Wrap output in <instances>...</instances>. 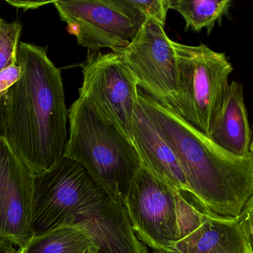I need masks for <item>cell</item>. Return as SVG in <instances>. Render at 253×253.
Instances as JSON below:
<instances>
[{
	"label": "cell",
	"instance_id": "484cf974",
	"mask_svg": "<svg viewBox=\"0 0 253 253\" xmlns=\"http://www.w3.org/2000/svg\"><path fill=\"white\" fill-rule=\"evenodd\" d=\"M1 22H2V20H1V18H0V25H1Z\"/></svg>",
	"mask_w": 253,
	"mask_h": 253
},
{
	"label": "cell",
	"instance_id": "cb8c5ba5",
	"mask_svg": "<svg viewBox=\"0 0 253 253\" xmlns=\"http://www.w3.org/2000/svg\"><path fill=\"white\" fill-rule=\"evenodd\" d=\"M17 251H18V248L16 249V250H13V251L8 252V253H17Z\"/></svg>",
	"mask_w": 253,
	"mask_h": 253
},
{
	"label": "cell",
	"instance_id": "7c38bea8",
	"mask_svg": "<svg viewBox=\"0 0 253 253\" xmlns=\"http://www.w3.org/2000/svg\"><path fill=\"white\" fill-rule=\"evenodd\" d=\"M132 139L142 166L166 184L191 198L190 190L177 157L138 103L133 118Z\"/></svg>",
	"mask_w": 253,
	"mask_h": 253
},
{
	"label": "cell",
	"instance_id": "44dd1931",
	"mask_svg": "<svg viewBox=\"0 0 253 253\" xmlns=\"http://www.w3.org/2000/svg\"><path fill=\"white\" fill-rule=\"evenodd\" d=\"M16 247L9 241L0 240V253H6L16 250Z\"/></svg>",
	"mask_w": 253,
	"mask_h": 253
},
{
	"label": "cell",
	"instance_id": "3957f363",
	"mask_svg": "<svg viewBox=\"0 0 253 253\" xmlns=\"http://www.w3.org/2000/svg\"><path fill=\"white\" fill-rule=\"evenodd\" d=\"M69 122L64 157L79 164L106 196L125 204L142 167L133 141L82 97L69 109Z\"/></svg>",
	"mask_w": 253,
	"mask_h": 253
},
{
	"label": "cell",
	"instance_id": "8fae6325",
	"mask_svg": "<svg viewBox=\"0 0 253 253\" xmlns=\"http://www.w3.org/2000/svg\"><path fill=\"white\" fill-rule=\"evenodd\" d=\"M253 201L235 217L204 211L198 227L176 243L173 253H253Z\"/></svg>",
	"mask_w": 253,
	"mask_h": 253
},
{
	"label": "cell",
	"instance_id": "52a82bcc",
	"mask_svg": "<svg viewBox=\"0 0 253 253\" xmlns=\"http://www.w3.org/2000/svg\"><path fill=\"white\" fill-rule=\"evenodd\" d=\"M79 97L113 123L133 141L132 123L138 86L121 52L89 53L81 65Z\"/></svg>",
	"mask_w": 253,
	"mask_h": 253
},
{
	"label": "cell",
	"instance_id": "7a4b0ae2",
	"mask_svg": "<svg viewBox=\"0 0 253 253\" xmlns=\"http://www.w3.org/2000/svg\"><path fill=\"white\" fill-rule=\"evenodd\" d=\"M137 97L142 110L177 157L195 204L210 214L237 217L253 197V156L226 152L140 88Z\"/></svg>",
	"mask_w": 253,
	"mask_h": 253
},
{
	"label": "cell",
	"instance_id": "9c48e42d",
	"mask_svg": "<svg viewBox=\"0 0 253 253\" xmlns=\"http://www.w3.org/2000/svg\"><path fill=\"white\" fill-rule=\"evenodd\" d=\"M179 192L142 166L131 182L125 201L133 230L155 252L173 253L178 241Z\"/></svg>",
	"mask_w": 253,
	"mask_h": 253
},
{
	"label": "cell",
	"instance_id": "ac0fdd59",
	"mask_svg": "<svg viewBox=\"0 0 253 253\" xmlns=\"http://www.w3.org/2000/svg\"><path fill=\"white\" fill-rule=\"evenodd\" d=\"M128 2L145 17H152L165 26L169 10V0H128Z\"/></svg>",
	"mask_w": 253,
	"mask_h": 253
},
{
	"label": "cell",
	"instance_id": "d4e9b609",
	"mask_svg": "<svg viewBox=\"0 0 253 253\" xmlns=\"http://www.w3.org/2000/svg\"><path fill=\"white\" fill-rule=\"evenodd\" d=\"M154 253H159V252H155Z\"/></svg>",
	"mask_w": 253,
	"mask_h": 253
},
{
	"label": "cell",
	"instance_id": "6da1fadb",
	"mask_svg": "<svg viewBox=\"0 0 253 253\" xmlns=\"http://www.w3.org/2000/svg\"><path fill=\"white\" fill-rule=\"evenodd\" d=\"M19 81L10 88L2 109V135L35 174L64 157L69 137V110L61 72L47 48L20 42Z\"/></svg>",
	"mask_w": 253,
	"mask_h": 253
},
{
	"label": "cell",
	"instance_id": "603a6c76",
	"mask_svg": "<svg viewBox=\"0 0 253 253\" xmlns=\"http://www.w3.org/2000/svg\"><path fill=\"white\" fill-rule=\"evenodd\" d=\"M17 253H25L24 248L18 249V251H17Z\"/></svg>",
	"mask_w": 253,
	"mask_h": 253
},
{
	"label": "cell",
	"instance_id": "8992f818",
	"mask_svg": "<svg viewBox=\"0 0 253 253\" xmlns=\"http://www.w3.org/2000/svg\"><path fill=\"white\" fill-rule=\"evenodd\" d=\"M52 4L69 33L89 53L122 51L146 18L128 0H59Z\"/></svg>",
	"mask_w": 253,
	"mask_h": 253
},
{
	"label": "cell",
	"instance_id": "5bb4252c",
	"mask_svg": "<svg viewBox=\"0 0 253 253\" xmlns=\"http://www.w3.org/2000/svg\"><path fill=\"white\" fill-rule=\"evenodd\" d=\"M208 137L226 152L239 157H253V131L241 83L229 84L221 104L214 114Z\"/></svg>",
	"mask_w": 253,
	"mask_h": 253
},
{
	"label": "cell",
	"instance_id": "ba28073f",
	"mask_svg": "<svg viewBox=\"0 0 253 253\" xmlns=\"http://www.w3.org/2000/svg\"><path fill=\"white\" fill-rule=\"evenodd\" d=\"M158 20L146 17L128 45L120 52L138 88L180 115L175 51Z\"/></svg>",
	"mask_w": 253,
	"mask_h": 253
},
{
	"label": "cell",
	"instance_id": "9a60e30c",
	"mask_svg": "<svg viewBox=\"0 0 253 253\" xmlns=\"http://www.w3.org/2000/svg\"><path fill=\"white\" fill-rule=\"evenodd\" d=\"M91 248L95 247L89 235L75 222L34 235L24 250L25 253H85Z\"/></svg>",
	"mask_w": 253,
	"mask_h": 253
},
{
	"label": "cell",
	"instance_id": "30bf717a",
	"mask_svg": "<svg viewBox=\"0 0 253 253\" xmlns=\"http://www.w3.org/2000/svg\"><path fill=\"white\" fill-rule=\"evenodd\" d=\"M35 173L0 134V240L26 247L32 230Z\"/></svg>",
	"mask_w": 253,
	"mask_h": 253
},
{
	"label": "cell",
	"instance_id": "7402d4cb",
	"mask_svg": "<svg viewBox=\"0 0 253 253\" xmlns=\"http://www.w3.org/2000/svg\"><path fill=\"white\" fill-rule=\"evenodd\" d=\"M85 253H98V251H97L96 248H91L89 250H88Z\"/></svg>",
	"mask_w": 253,
	"mask_h": 253
},
{
	"label": "cell",
	"instance_id": "e0dca14e",
	"mask_svg": "<svg viewBox=\"0 0 253 253\" xmlns=\"http://www.w3.org/2000/svg\"><path fill=\"white\" fill-rule=\"evenodd\" d=\"M23 26L20 22H5L0 25V72L17 64L20 38Z\"/></svg>",
	"mask_w": 253,
	"mask_h": 253
},
{
	"label": "cell",
	"instance_id": "2e32d148",
	"mask_svg": "<svg viewBox=\"0 0 253 253\" xmlns=\"http://www.w3.org/2000/svg\"><path fill=\"white\" fill-rule=\"evenodd\" d=\"M231 0H169V9L178 12L185 21V31L201 32L210 36L217 23L221 25L232 7Z\"/></svg>",
	"mask_w": 253,
	"mask_h": 253
},
{
	"label": "cell",
	"instance_id": "d6986e66",
	"mask_svg": "<svg viewBox=\"0 0 253 253\" xmlns=\"http://www.w3.org/2000/svg\"><path fill=\"white\" fill-rule=\"evenodd\" d=\"M21 69L18 65H11L0 72V99L5 98L10 88L19 81Z\"/></svg>",
	"mask_w": 253,
	"mask_h": 253
},
{
	"label": "cell",
	"instance_id": "ffe728a7",
	"mask_svg": "<svg viewBox=\"0 0 253 253\" xmlns=\"http://www.w3.org/2000/svg\"><path fill=\"white\" fill-rule=\"evenodd\" d=\"M8 3L11 4L16 8H22L24 10L37 9L40 7L43 6L46 4L51 3L52 2H30V1H8Z\"/></svg>",
	"mask_w": 253,
	"mask_h": 253
},
{
	"label": "cell",
	"instance_id": "4fadbf2b",
	"mask_svg": "<svg viewBox=\"0 0 253 253\" xmlns=\"http://www.w3.org/2000/svg\"><path fill=\"white\" fill-rule=\"evenodd\" d=\"M98 253H148L133 230L125 204L106 197L101 207L78 220Z\"/></svg>",
	"mask_w": 253,
	"mask_h": 253
},
{
	"label": "cell",
	"instance_id": "277c9868",
	"mask_svg": "<svg viewBox=\"0 0 253 253\" xmlns=\"http://www.w3.org/2000/svg\"><path fill=\"white\" fill-rule=\"evenodd\" d=\"M106 197L79 164L63 157L48 171L35 175L33 235L75 223L92 214Z\"/></svg>",
	"mask_w": 253,
	"mask_h": 253
},
{
	"label": "cell",
	"instance_id": "5b68a950",
	"mask_svg": "<svg viewBox=\"0 0 253 253\" xmlns=\"http://www.w3.org/2000/svg\"><path fill=\"white\" fill-rule=\"evenodd\" d=\"M171 44L177 61L180 115L208 136L229 85L232 63L224 53L204 43L187 45L171 41Z\"/></svg>",
	"mask_w": 253,
	"mask_h": 253
}]
</instances>
